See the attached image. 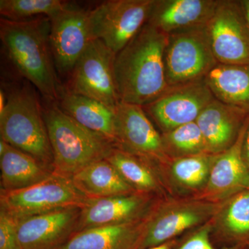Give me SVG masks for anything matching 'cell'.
Wrapping results in <instances>:
<instances>
[{"mask_svg":"<svg viewBox=\"0 0 249 249\" xmlns=\"http://www.w3.org/2000/svg\"><path fill=\"white\" fill-rule=\"evenodd\" d=\"M60 106L67 115L115 144V108L70 91L60 93Z\"/></svg>","mask_w":249,"mask_h":249,"instance_id":"cell-22","label":"cell"},{"mask_svg":"<svg viewBox=\"0 0 249 249\" xmlns=\"http://www.w3.org/2000/svg\"><path fill=\"white\" fill-rule=\"evenodd\" d=\"M116 55L102 41L91 40L71 72L70 91L114 109L121 102L114 76Z\"/></svg>","mask_w":249,"mask_h":249,"instance_id":"cell-9","label":"cell"},{"mask_svg":"<svg viewBox=\"0 0 249 249\" xmlns=\"http://www.w3.org/2000/svg\"><path fill=\"white\" fill-rule=\"evenodd\" d=\"M222 201L215 202L194 197L160 199L147 218L140 249H147L176 240L187 231L210 222Z\"/></svg>","mask_w":249,"mask_h":249,"instance_id":"cell-7","label":"cell"},{"mask_svg":"<svg viewBox=\"0 0 249 249\" xmlns=\"http://www.w3.org/2000/svg\"><path fill=\"white\" fill-rule=\"evenodd\" d=\"M49 19V40L55 68L63 74L71 73L80 55L93 40L89 11L68 3Z\"/></svg>","mask_w":249,"mask_h":249,"instance_id":"cell-13","label":"cell"},{"mask_svg":"<svg viewBox=\"0 0 249 249\" xmlns=\"http://www.w3.org/2000/svg\"><path fill=\"white\" fill-rule=\"evenodd\" d=\"M43 114L53 152L54 173L71 178L91 163L105 160L114 147L58 106H52Z\"/></svg>","mask_w":249,"mask_h":249,"instance_id":"cell-3","label":"cell"},{"mask_svg":"<svg viewBox=\"0 0 249 249\" xmlns=\"http://www.w3.org/2000/svg\"><path fill=\"white\" fill-rule=\"evenodd\" d=\"M242 2L249 23V0H242Z\"/></svg>","mask_w":249,"mask_h":249,"instance_id":"cell-33","label":"cell"},{"mask_svg":"<svg viewBox=\"0 0 249 249\" xmlns=\"http://www.w3.org/2000/svg\"><path fill=\"white\" fill-rule=\"evenodd\" d=\"M217 155L202 154L174 159L161 165L158 173L167 191L183 197L200 196L209 183Z\"/></svg>","mask_w":249,"mask_h":249,"instance_id":"cell-18","label":"cell"},{"mask_svg":"<svg viewBox=\"0 0 249 249\" xmlns=\"http://www.w3.org/2000/svg\"><path fill=\"white\" fill-rule=\"evenodd\" d=\"M206 80L219 101L249 112V64H218Z\"/></svg>","mask_w":249,"mask_h":249,"instance_id":"cell-26","label":"cell"},{"mask_svg":"<svg viewBox=\"0 0 249 249\" xmlns=\"http://www.w3.org/2000/svg\"><path fill=\"white\" fill-rule=\"evenodd\" d=\"M72 182L89 199L137 193L107 160L94 162L71 178Z\"/></svg>","mask_w":249,"mask_h":249,"instance_id":"cell-25","label":"cell"},{"mask_svg":"<svg viewBox=\"0 0 249 249\" xmlns=\"http://www.w3.org/2000/svg\"><path fill=\"white\" fill-rule=\"evenodd\" d=\"M115 114L114 147L147 160L157 170L170 160L165 153L161 134L142 106L121 101Z\"/></svg>","mask_w":249,"mask_h":249,"instance_id":"cell-12","label":"cell"},{"mask_svg":"<svg viewBox=\"0 0 249 249\" xmlns=\"http://www.w3.org/2000/svg\"><path fill=\"white\" fill-rule=\"evenodd\" d=\"M206 27L219 64H249V23L242 0H219Z\"/></svg>","mask_w":249,"mask_h":249,"instance_id":"cell-11","label":"cell"},{"mask_svg":"<svg viewBox=\"0 0 249 249\" xmlns=\"http://www.w3.org/2000/svg\"><path fill=\"white\" fill-rule=\"evenodd\" d=\"M49 34L50 19L46 16L0 20V39L16 70L45 97L56 100L60 95Z\"/></svg>","mask_w":249,"mask_h":249,"instance_id":"cell-2","label":"cell"},{"mask_svg":"<svg viewBox=\"0 0 249 249\" xmlns=\"http://www.w3.org/2000/svg\"><path fill=\"white\" fill-rule=\"evenodd\" d=\"M155 0H108L89 11L93 40L117 54L147 22Z\"/></svg>","mask_w":249,"mask_h":249,"instance_id":"cell-8","label":"cell"},{"mask_svg":"<svg viewBox=\"0 0 249 249\" xmlns=\"http://www.w3.org/2000/svg\"><path fill=\"white\" fill-rule=\"evenodd\" d=\"M249 118V111L215 98L196 120L209 154L219 155L231 148Z\"/></svg>","mask_w":249,"mask_h":249,"instance_id":"cell-16","label":"cell"},{"mask_svg":"<svg viewBox=\"0 0 249 249\" xmlns=\"http://www.w3.org/2000/svg\"><path fill=\"white\" fill-rule=\"evenodd\" d=\"M213 231L224 247L249 245V190L238 192L222 201L211 219Z\"/></svg>","mask_w":249,"mask_h":249,"instance_id":"cell-21","label":"cell"},{"mask_svg":"<svg viewBox=\"0 0 249 249\" xmlns=\"http://www.w3.org/2000/svg\"><path fill=\"white\" fill-rule=\"evenodd\" d=\"M178 241L174 240L169 241V242H165V243L161 244V245L155 246V247H151L147 249H174L175 246L178 244Z\"/></svg>","mask_w":249,"mask_h":249,"instance_id":"cell-32","label":"cell"},{"mask_svg":"<svg viewBox=\"0 0 249 249\" xmlns=\"http://www.w3.org/2000/svg\"><path fill=\"white\" fill-rule=\"evenodd\" d=\"M82 208L70 207L17 220L22 249H59L76 232Z\"/></svg>","mask_w":249,"mask_h":249,"instance_id":"cell-15","label":"cell"},{"mask_svg":"<svg viewBox=\"0 0 249 249\" xmlns=\"http://www.w3.org/2000/svg\"><path fill=\"white\" fill-rule=\"evenodd\" d=\"M1 139L53 171V157L44 114L36 94L16 89L0 112Z\"/></svg>","mask_w":249,"mask_h":249,"instance_id":"cell-4","label":"cell"},{"mask_svg":"<svg viewBox=\"0 0 249 249\" xmlns=\"http://www.w3.org/2000/svg\"><path fill=\"white\" fill-rule=\"evenodd\" d=\"M146 219L82 231L59 249H140Z\"/></svg>","mask_w":249,"mask_h":249,"instance_id":"cell-20","label":"cell"},{"mask_svg":"<svg viewBox=\"0 0 249 249\" xmlns=\"http://www.w3.org/2000/svg\"><path fill=\"white\" fill-rule=\"evenodd\" d=\"M168 35L147 22L116 55L114 76L121 102L146 106L168 88L163 55Z\"/></svg>","mask_w":249,"mask_h":249,"instance_id":"cell-1","label":"cell"},{"mask_svg":"<svg viewBox=\"0 0 249 249\" xmlns=\"http://www.w3.org/2000/svg\"><path fill=\"white\" fill-rule=\"evenodd\" d=\"M162 199L165 198L140 193L90 199L81 210L76 232L144 220Z\"/></svg>","mask_w":249,"mask_h":249,"instance_id":"cell-14","label":"cell"},{"mask_svg":"<svg viewBox=\"0 0 249 249\" xmlns=\"http://www.w3.org/2000/svg\"><path fill=\"white\" fill-rule=\"evenodd\" d=\"M0 249H22L17 220L2 211H0Z\"/></svg>","mask_w":249,"mask_h":249,"instance_id":"cell-30","label":"cell"},{"mask_svg":"<svg viewBox=\"0 0 249 249\" xmlns=\"http://www.w3.org/2000/svg\"><path fill=\"white\" fill-rule=\"evenodd\" d=\"M206 78L168 87L164 93L144 110L160 133L196 122L201 111L215 99Z\"/></svg>","mask_w":249,"mask_h":249,"instance_id":"cell-10","label":"cell"},{"mask_svg":"<svg viewBox=\"0 0 249 249\" xmlns=\"http://www.w3.org/2000/svg\"><path fill=\"white\" fill-rule=\"evenodd\" d=\"M60 0H1L0 14L12 21H24L46 16L51 18L67 6Z\"/></svg>","mask_w":249,"mask_h":249,"instance_id":"cell-28","label":"cell"},{"mask_svg":"<svg viewBox=\"0 0 249 249\" xmlns=\"http://www.w3.org/2000/svg\"><path fill=\"white\" fill-rule=\"evenodd\" d=\"M71 178L52 173L43 181L18 191H1L0 211L16 220L70 207L83 209L89 201Z\"/></svg>","mask_w":249,"mask_h":249,"instance_id":"cell-6","label":"cell"},{"mask_svg":"<svg viewBox=\"0 0 249 249\" xmlns=\"http://www.w3.org/2000/svg\"><path fill=\"white\" fill-rule=\"evenodd\" d=\"M105 160L117 170L121 176L137 193L167 198L168 191L157 168L142 160L113 147Z\"/></svg>","mask_w":249,"mask_h":249,"instance_id":"cell-24","label":"cell"},{"mask_svg":"<svg viewBox=\"0 0 249 249\" xmlns=\"http://www.w3.org/2000/svg\"><path fill=\"white\" fill-rule=\"evenodd\" d=\"M1 191L24 189L43 181L53 172L30 155L0 141Z\"/></svg>","mask_w":249,"mask_h":249,"instance_id":"cell-23","label":"cell"},{"mask_svg":"<svg viewBox=\"0 0 249 249\" xmlns=\"http://www.w3.org/2000/svg\"><path fill=\"white\" fill-rule=\"evenodd\" d=\"M219 0H155L147 22L168 34L207 25Z\"/></svg>","mask_w":249,"mask_h":249,"instance_id":"cell-19","label":"cell"},{"mask_svg":"<svg viewBox=\"0 0 249 249\" xmlns=\"http://www.w3.org/2000/svg\"><path fill=\"white\" fill-rule=\"evenodd\" d=\"M248 247H249V246H248Z\"/></svg>","mask_w":249,"mask_h":249,"instance_id":"cell-34","label":"cell"},{"mask_svg":"<svg viewBox=\"0 0 249 249\" xmlns=\"http://www.w3.org/2000/svg\"><path fill=\"white\" fill-rule=\"evenodd\" d=\"M163 60L168 87L204 79L219 64L206 25L168 34Z\"/></svg>","mask_w":249,"mask_h":249,"instance_id":"cell-5","label":"cell"},{"mask_svg":"<svg viewBox=\"0 0 249 249\" xmlns=\"http://www.w3.org/2000/svg\"><path fill=\"white\" fill-rule=\"evenodd\" d=\"M249 124V118L235 143L227 151L216 156L207 186L196 198L220 202L238 192L249 190V168L242 155Z\"/></svg>","mask_w":249,"mask_h":249,"instance_id":"cell-17","label":"cell"},{"mask_svg":"<svg viewBox=\"0 0 249 249\" xmlns=\"http://www.w3.org/2000/svg\"><path fill=\"white\" fill-rule=\"evenodd\" d=\"M160 134L165 155L170 160L209 154L196 121Z\"/></svg>","mask_w":249,"mask_h":249,"instance_id":"cell-27","label":"cell"},{"mask_svg":"<svg viewBox=\"0 0 249 249\" xmlns=\"http://www.w3.org/2000/svg\"><path fill=\"white\" fill-rule=\"evenodd\" d=\"M211 220L196 228L183 240L178 242L174 249H249L247 245H235L217 248L212 242Z\"/></svg>","mask_w":249,"mask_h":249,"instance_id":"cell-29","label":"cell"},{"mask_svg":"<svg viewBox=\"0 0 249 249\" xmlns=\"http://www.w3.org/2000/svg\"><path fill=\"white\" fill-rule=\"evenodd\" d=\"M242 158L249 168V124L246 130L242 148Z\"/></svg>","mask_w":249,"mask_h":249,"instance_id":"cell-31","label":"cell"}]
</instances>
